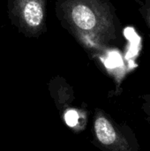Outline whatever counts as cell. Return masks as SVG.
I'll return each instance as SVG.
<instances>
[{"label": "cell", "instance_id": "cell-1", "mask_svg": "<svg viewBox=\"0 0 150 151\" xmlns=\"http://www.w3.org/2000/svg\"><path fill=\"white\" fill-rule=\"evenodd\" d=\"M11 23L24 35H33L42 26L44 8L42 0H8Z\"/></svg>", "mask_w": 150, "mask_h": 151}, {"label": "cell", "instance_id": "cell-2", "mask_svg": "<svg viewBox=\"0 0 150 151\" xmlns=\"http://www.w3.org/2000/svg\"><path fill=\"white\" fill-rule=\"evenodd\" d=\"M95 132L98 141L104 146L116 151H126V141L115 129L111 122L104 116L99 115L95 121Z\"/></svg>", "mask_w": 150, "mask_h": 151}, {"label": "cell", "instance_id": "cell-3", "mask_svg": "<svg viewBox=\"0 0 150 151\" xmlns=\"http://www.w3.org/2000/svg\"><path fill=\"white\" fill-rule=\"evenodd\" d=\"M72 17L75 25L81 29L89 30L95 25V16L86 5L79 4L75 6L72 9Z\"/></svg>", "mask_w": 150, "mask_h": 151}, {"label": "cell", "instance_id": "cell-4", "mask_svg": "<svg viewBox=\"0 0 150 151\" xmlns=\"http://www.w3.org/2000/svg\"><path fill=\"white\" fill-rule=\"evenodd\" d=\"M65 123L69 127H75L78 124L79 121V114L76 111L74 110H70L67 111L65 113Z\"/></svg>", "mask_w": 150, "mask_h": 151}]
</instances>
